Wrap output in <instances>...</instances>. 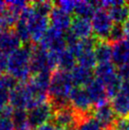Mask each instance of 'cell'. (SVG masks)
<instances>
[{
    "label": "cell",
    "instance_id": "cell-1",
    "mask_svg": "<svg viewBox=\"0 0 129 130\" xmlns=\"http://www.w3.org/2000/svg\"><path fill=\"white\" fill-rule=\"evenodd\" d=\"M73 88L74 86L68 72L58 69L51 74L49 97L54 110L70 106L69 97Z\"/></svg>",
    "mask_w": 129,
    "mask_h": 130
},
{
    "label": "cell",
    "instance_id": "cell-2",
    "mask_svg": "<svg viewBox=\"0 0 129 130\" xmlns=\"http://www.w3.org/2000/svg\"><path fill=\"white\" fill-rule=\"evenodd\" d=\"M32 48L33 46L26 45L11 52L9 56L8 74L21 83H25L27 80H29L31 73L30 58Z\"/></svg>",
    "mask_w": 129,
    "mask_h": 130
},
{
    "label": "cell",
    "instance_id": "cell-3",
    "mask_svg": "<svg viewBox=\"0 0 129 130\" xmlns=\"http://www.w3.org/2000/svg\"><path fill=\"white\" fill-rule=\"evenodd\" d=\"M20 18H22L27 24L30 34V40L33 43H38L43 38L45 33L49 29L50 18L47 16L40 14L37 11L29 6L22 12Z\"/></svg>",
    "mask_w": 129,
    "mask_h": 130
},
{
    "label": "cell",
    "instance_id": "cell-4",
    "mask_svg": "<svg viewBox=\"0 0 129 130\" xmlns=\"http://www.w3.org/2000/svg\"><path fill=\"white\" fill-rule=\"evenodd\" d=\"M91 25L95 37L100 41H107L114 23L108 14V11L100 9L91 19Z\"/></svg>",
    "mask_w": 129,
    "mask_h": 130
},
{
    "label": "cell",
    "instance_id": "cell-5",
    "mask_svg": "<svg viewBox=\"0 0 129 130\" xmlns=\"http://www.w3.org/2000/svg\"><path fill=\"white\" fill-rule=\"evenodd\" d=\"M40 47L47 51L61 53L67 48L66 33L53 27H50L40 41Z\"/></svg>",
    "mask_w": 129,
    "mask_h": 130
},
{
    "label": "cell",
    "instance_id": "cell-6",
    "mask_svg": "<svg viewBox=\"0 0 129 130\" xmlns=\"http://www.w3.org/2000/svg\"><path fill=\"white\" fill-rule=\"evenodd\" d=\"M56 68V65L51 60L49 52L40 46H33L30 58V69L31 72H50Z\"/></svg>",
    "mask_w": 129,
    "mask_h": 130
},
{
    "label": "cell",
    "instance_id": "cell-7",
    "mask_svg": "<svg viewBox=\"0 0 129 130\" xmlns=\"http://www.w3.org/2000/svg\"><path fill=\"white\" fill-rule=\"evenodd\" d=\"M69 102L71 108L81 117L90 115V112L93 110V104L86 88L74 87L70 93Z\"/></svg>",
    "mask_w": 129,
    "mask_h": 130
},
{
    "label": "cell",
    "instance_id": "cell-8",
    "mask_svg": "<svg viewBox=\"0 0 129 130\" xmlns=\"http://www.w3.org/2000/svg\"><path fill=\"white\" fill-rule=\"evenodd\" d=\"M54 108L50 102H46L42 105L35 106L28 112V121L31 128L44 125L49 123V121L52 120L54 114Z\"/></svg>",
    "mask_w": 129,
    "mask_h": 130
},
{
    "label": "cell",
    "instance_id": "cell-9",
    "mask_svg": "<svg viewBox=\"0 0 129 130\" xmlns=\"http://www.w3.org/2000/svg\"><path fill=\"white\" fill-rule=\"evenodd\" d=\"M81 118L82 117L78 115L71 108V106H68V107L55 110L51 120L52 121L51 123L56 128L71 130L75 129Z\"/></svg>",
    "mask_w": 129,
    "mask_h": 130
},
{
    "label": "cell",
    "instance_id": "cell-10",
    "mask_svg": "<svg viewBox=\"0 0 129 130\" xmlns=\"http://www.w3.org/2000/svg\"><path fill=\"white\" fill-rule=\"evenodd\" d=\"M86 90L89 96L90 100L92 104L96 106H100L104 104L108 103L107 102V93L104 85L100 80L95 78L90 82L86 87Z\"/></svg>",
    "mask_w": 129,
    "mask_h": 130
},
{
    "label": "cell",
    "instance_id": "cell-11",
    "mask_svg": "<svg viewBox=\"0 0 129 130\" xmlns=\"http://www.w3.org/2000/svg\"><path fill=\"white\" fill-rule=\"evenodd\" d=\"M93 117L99 122L103 129L110 130L116 120V114L113 111L110 104H104L100 106H96L93 109Z\"/></svg>",
    "mask_w": 129,
    "mask_h": 130
},
{
    "label": "cell",
    "instance_id": "cell-12",
    "mask_svg": "<svg viewBox=\"0 0 129 130\" xmlns=\"http://www.w3.org/2000/svg\"><path fill=\"white\" fill-rule=\"evenodd\" d=\"M68 31L79 40L89 38L93 32L91 21L88 19L80 18L75 16L74 18H72L71 25Z\"/></svg>",
    "mask_w": 129,
    "mask_h": 130
},
{
    "label": "cell",
    "instance_id": "cell-13",
    "mask_svg": "<svg viewBox=\"0 0 129 130\" xmlns=\"http://www.w3.org/2000/svg\"><path fill=\"white\" fill-rule=\"evenodd\" d=\"M112 60L115 66L122 68L129 64V40L123 39L112 44Z\"/></svg>",
    "mask_w": 129,
    "mask_h": 130
},
{
    "label": "cell",
    "instance_id": "cell-14",
    "mask_svg": "<svg viewBox=\"0 0 129 130\" xmlns=\"http://www.w3.org/2000/svg\"><path fill=\"white\" fill-rule=\"evenodd\" d=\"M50 22L51 23V27L61 30L63 32L69 30L70 25H71L72 18L69 13L64 11L60 8L54 7L52 11L50 14Z\"/></svg>",
    "mask_w": 129,
    "mask_h": 130
},
{
    "label": "cell",
    "instance_id": "cell-15",
    "mask_svg": "<svg viewBox=\"0 0 129 130\" xmlns=\"http://www.w3.org/2000/svg\"><path fill=\"white\" fill-rule=\"evenodd\" d=\"M69 74L71 77L72 84L75 87H86L93 80L92 70L80 65L76 66Z\"/></svg>",
    "mask_w": 129,
    "mask_h": 130
},
{
    "label": "cell",
    "instance_id": "cell-16",
    "mask_svg": "<svg viewBox=\"0 0 129 130\" xmlns=\"http://www.w3.org/2000/svg\"><path fill=\"white\" fill-rule=\"evenodd\" d=\"M21 41L14 32V30H6L0 34V51L11 54V52L20 47Z\"/></svg>",
    "mask_w": 129,
    "mask_h": 130
},
{
    "label": "cell",
    "instance_id": "cell-17",
    "mask_svg": "<svg viewBox=\"0 0 129 130\" xmlns=\"http://www.w3.org/2000/svg\"><path fill=\"white\" fill-rule=\"evenodd\" d=\"M94 74L97 79L100 80L105 86L118 75L119 71L116 69V66L113 63L109 62V63H104V64H98V66H96L95 68Z\"/></svg>",
    "mask_w": 129,
    "mask_h": 130
},
{
    "label": "cell",
    "instance_id": "cell-18",
    "mask_svg": "<svg viewBox=\"0 0 129 130\" xmlns=\"http://www.w3.org/2000/svg\"><path fill=\"white\" fill-rule=\"evenodd\" d=\"M50 80H51L50 72L36 73L32 76L31 79L29 80V84L37 93L49 96V88H50Z\"/></svg>",
    "mask_w": 129,
    "mask_h": 130
},
{
    "label": "cell",
    "instance_id": "cell-19",
    "mask_svg": "<svg viewBox=\"0 0 129 130\" xmlns=\"http://www.w3.org/2000/svg\"><path fill=\"white\" fill-rule=\"evenodd\" d=\"M108 14L114 24H124L129 18V4L121 1L108 10Z\"/></svg>",
    "mask_w": 129,
    "mask_h": 130
},
{
    "label": "cell",
    "instance_id": "cell-20",
    "mask_svg": "<svg viewBox=\"0 0 129 130\" xmlns=\"http://www.w3.org/2000/svg\"><path fill=\"white\" fill-rule=\"evenodd\" d=\"M111 107L119 118L129 117V97L122 92L112 98Z\"/></svg>",
    "mask_w": 129,
    "mask_h": 130
},
{
    "label": "cell",
    "instance_id": "cell-21",
    "mask_svg": "<svg viewBox=\"0 0 129 130\" xmlns=\"http://www.w3.org/2000/svg\"><path fill=\"white\" fill-rule=\"evenodd\" d=\"M94 53L98 64L109 63L112 60V44L108 41H98L94 48Z\"/></svg>",
    "mask_w": 129,
    "mask_h": 130
},
{
    "label": "cell",
    "instance_id": "cell-22",
    "mask_svg": "<svg viewBox=\"0 0 129 130\" xmlns=\"http://www.w3.org/2000/svg\"><path fill=\"white\" fill-rule=\"evenodd\" d=\"M97 11L98 9L94 1H76V7L74 11L76 17L90 20L92 19Z\"/></svg>",
    "mask_w": 129,
    "mask_h": 130
},
{
    "label": "cell",
    "instance_id": "cell-23",
    "mask_svg": "<svg viewBox=\"0 0 129 130\" xmlns=\"http://www.w3.org/2000/svg\"><path fill=\"white\" fill-rule=\"evenodd\" d=\"M76 62H77V60H76L75 55L69 50L66 48L59 56L58 68L60 70L68 72V71H71L76 67Z\"/></svg>",
    "mask_w": 129,
    "mask_h": 130
},
{
    "label": "cell",
    "instance_id": "cell-24",
    "mask_svg": "<svg viewBox=\"0 0 129 130\" xmlns=\"http://www.w3.org/2000/svg\"><path fill=\"white\" fill-rule=\"evenodd\" d=\"M11 120L14 124L16 130H31V126L29 125L28 121V113L26 110L22 109H14L11 116Z\"/></svg>",
    "mask_w": 129,
    "mask_h": 130
},
{
    "label": "cell",
    "instance_id": "cell-25",
    "mask_svg": "<svg viewBox=\"0 0 129 130\" xmlns=\"http://www.w3.org/2000/svg\"><path fill=\"white\" fill-rule=\"evenodd\" d=\"M75 130H103V127L93 116L88 115L79 120Z\"/></svg>",
    "mask_w": 129,
    "mask_h": 130
},
{
    "label": "cell",
    "instance_id": "cell-26",
    "mask_svg": "<svg viewBox=\"0 0 129 130\" xmlns=\"http://www.w3.org/2000/svg\"><path fill=\"white\" fill-rule=\"evenodd\" d=\"M14 32L16 33V35L18 36V38L20 39L21 42L23 43H29L30 40V34H29V29L27 27L26 22L23 20L22 18H19L17 24L14 27Z\"/></svg>",
    "mask_w": 129,
    "mask_h": 130
},
{
    "label": "cell",
    "instance_id": "cell-27",
    "mask_svg": "<svg viewBox=\"0 0 129 130\" xmlns=\"http://www.w3.org/2000/svg\"><path fill=\"white\" fill-rule=\"evenodd\" d=\"M34 10L37 12H39L40 14L44 15V16H47L50 17V12L52 11L54 9L53 3L50 2V1H39V2H32L30 4Z\"/></svg>",
    "mask_w": 129,
    "mask_h": 130
},
{
    "label": "cell",
    "instance_id": "cell-28",
    "mask_svg": "<svg viewBox=\"0 0 129 130\" xmlns=\"http://www.w3.org/2000/svg\"><path fill=\"white\" fill-rule=\"evenodd\" d=\"M124 36H125V34H124V30H123V26L120 25V24H114L107 41L110 44H115L124 39Z\"/></svg>",
    "mask_w": 129,
    "mask_h": 130
},
{
    "label": "cell",
    "instance_id": "cell-29",
    "mask_svg": "<svg viewBox=\"0 0 129 130\" xmlns=\"http://www.w3.org/2000/svg\"><path fill=\"white\" fill-rule=\"evenodd\" d=\"M110 130H129V117L116 118Z\"/></svg>",
    "mask_w": 129,
    "mask_h": 130
},
{
    "label": "cell",
    "instance_id": "cell-30",
    "mask_svg": "<svg viewBox=\"0 0 129 130\" xmlns=\"http://www.w3.org/2000/svg\"><path fill=\"white\" fill-rule=\"evenodd\" d=\"M58 5V8H60L64 11L70 13L75 11L76 1H71V0H64V1H59L56 3Z\"/></svg>",
    "mask_w": 129,
    "mask_h": 130
},
{
    "label": "cell",
    "instance_id": "cell-31",
    "mask_svg": "<svg viewBox=\"0 0 129 130\" xmlns=\"http://www.w3.org/2000/svg\"><path fill=\"white\" fill-rule=\"evenodd\" d=\"M14 124L11 118L0 116V130H13Z\"/></svg>",
    "mask_w": 129,
    "mask_h": 130
},
{
    "label": "cell",
    "instance_id": "cell-32",
    "mask_svg": "<svg viewBox=\"0 0 129 130\" xmlns=\"http://www.w3.org/2000/svg\"><path fill=\"white\" fill-rule=\"evenodd\" d=\"M9 56H10V54L0 51V70L1 71L7 70L8 63H9Z\"/></svg>",
    "mask_w": 129,
    "mask_h": 130
},
{
    "label": "cell",
    "instance_id": "cell-33",
    "mask_svg": "<svg viewBox=\"0 0 129 130\" xmlns=\"http://www.w3.org/2000/svg\"><path fill=\"white\" fill-rule=\"evenodd\" d=\"M118 71L123 79H129V64L123 66L122 68H119Z\"/></svg>",
    "mask_w": 129,
    "mask_h": 130
},
{
    "label": "cell",
    "instance_id": "cell-34",
    "mask_svg": "<svg viewBox=\"0 0 129 130\" xmlns=\"http://www.w3.org/2000/svg\"><path fill=\"white\" fill-rule=\"evenodd\" d=\"M121 92L129 97V79H123Z\"/></svg>",
    "mask_w": 129,
    "mask_h": 130
},
{
    "label": "cell",
    "instance_id": "cell-35",
    "mask_svg": "<svg viewBox=\"0 0 129 130\" xmlns=\"http://www.w3.org/2000/svg\"><path fill=\"white\" fill-rule=\"evenodd\" d=\"M34 130H56V127L54 126L52 123H46L44 125L35 128Z\"/></svg>",
    "mask_w": 129,
    "mask_h": 130
},
{
    "label": "cell",
    "instance_id": "cell-36",
    "mask_svg": "<svg viewBox=\"0 0 129 130\" xmlns=\"http://www.w3.org/2000/svg\"><path fill=\"white\" fill-rule=\"evenodd\" d=\"M123 30H124V34H125L126 39L129 40V18L124 22L123 24Z\"/></svg>",
    "mask_w": 129,
    "mask_h": 130
},
{
    "label": "cell",
    "instance_id": "cell-37",
    "mask_svg": "<svg viewBox=\"0 0 129 130\" xmlns=\"http://www.w3.org/2000/svg\"><path fill=\"white\" fill-rule=\"evenodd\" d=\"M7 8V2H4V1H0V11H4L5 9Z\"/></svg>",
    "mask_w": 129,
    "mask_h": 130
},
{
    "label": "cell",
    "instance_id": "cell-38",
    "mask_svg": "<svg viewBox=\"0 0 129 130\" xmlns=\"http://www.w3.org/2000/svg\"><path fill=\"white\" fill-rule=\"evenodd\" d=\"M2 71H1V70H0V87H2V85H1V77H2Z\"/></svg>",
    "mask_w": 129,
    "mask_h": 130
},
{
    "label": "cell",
    "instance_id": "cell-39",
    "mask_svg": "<svg viewBox=\"0 0 129 130\" xmlns=\"http://www.w3.org/2000/svg\"><path fill=\"white\" fill-rule=\"evenodd\" d=\"M56 130H68V129H62V128H56Z\"/></svg>",
    "mask_w": 129,
    "mask_h": 130
},
{
    "label": "cell",
    "instance_id": "cell-40",
    "mask_svg": "<svg viewBox=\"0 0 129 130\" xmlns=\"http://www.w3.org/2000/svg\"><path fill=\"white\" fill-rule=\"evenodd\" d=\"M103 130H104V129H103Z\"/></svg>",
    "mask_w": 129,
    "mask_h": 130
}]
</instances>
